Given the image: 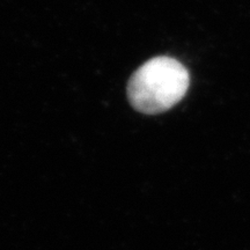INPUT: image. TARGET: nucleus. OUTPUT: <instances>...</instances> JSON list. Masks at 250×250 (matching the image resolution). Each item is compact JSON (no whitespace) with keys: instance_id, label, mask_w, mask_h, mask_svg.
<instances>
[{"instance_id":"1","label":"nucleus","mask_w":250,"mask_h":250,"mask_svg":"<svg viewBox=\"0 0 250 250\" xmlns=\"http://www.w3.org/2000/svg\"><path fill=\"white\" fill-rule=\"evenodd\" d=\"M190 83L188 70L176 59L156 57L139 67L127 85L132 107L143 114L169 110L186 95Z\"/></svg>"}]
</instances>
